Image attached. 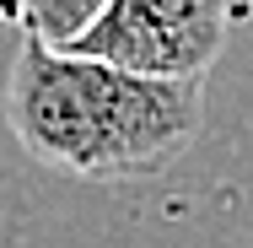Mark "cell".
<instances>
[{
    "mask_svg": "<svg viewBox=\"0 0 253 248\" xmlns=\"http://www.w3.org/2000/svg\"><path fill=\"white\" fill-rule=\"evenodd\" d=\"M5 124L38 167L81 184L156 178L205 130V81L129 76L22 33L5 70Z\"/></svg>",
    "mask_w": 253,
    "mask_h": 248,
    "instance_id": "1",
    "label": "cell"
},
{
    "mask_svg": "<svg viewBox=\"0 0 253 248\" xmlns=\"http://www.w3.org/2000/svg\"><path fill=\"white\" fill-rule=\"evenodd\" d=\"M102 0H0V16L16 22L27 38L49 44V49H65L92 16H97Z\"/></svg>",
    "mask_w": 253,
    "mask_h": 248,
    "instance_id": "3",
    "label": "cell"
},
{
    "mask_svg": "<svg viewBox=\"0 0 253 248\" xmlns=\"http://www.w3.org/2000/svg\"><path fill=\"white\" fill-rule=\"evenodd\" d=\"M232 38V0H102L65 44L102 65L156 81H200Z\"/></svg>",
    "mask_w": 253,
    "mask_h": 248,
    "instance_id": "2",
    "label": "cell"
}]
</instances>
